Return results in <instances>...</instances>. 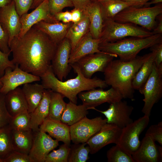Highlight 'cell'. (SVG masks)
<instances>
[{"label":"cell","mask_w":162,"mask_h":162,"mask_svg":"<svg viewBox=\"0 0 162 162\" xmlns=\"http://www.w3.org/2000/svg\"><path fill=\"white\" fill-rule=\"evenodd\" d=\"M86 12L89 20V32L93 38H99L103 27L104 20L99 2H92Z\"/></svg>","instance_id":"26"},{"label":"cell","mask_w":162,"mask_h":162,"mask_svg":"<svg viewBox=\"0 0 162 162\" xmlns=\"http://www.w3.org/2000/svg\"><path fill=\"white\" fill-rule=\"evenodd\" d=\"M4 162H31L28 154L13 150Z\"/></svg>","instance_id":"43"},{"label":"cell","mask_w":162,"mask_h":162,"mask_svg":"<svg viewBox=\"0 0 162 162\" xmlns=\"http://www.w3.org/2000/svg\"><path fill=\"white\" fill-rule=\"evenodd\" d=\"M5 97V95L0 92V127L8 124L12 118L7 109Z\"/></svg>","instance_id":"39"},{"label":"cell","mask_w":162,"mask_h":162,"mask_svg":"<svg viewBox=\"0 0 162 162\" xmlns=\"http://www.w3.org/2000/svg\"><path fill=\"white\" fill-rule=\"evenodd\" d=\"M157 18L159 21L158 24L155 27L152 32L153 34H162V14L158 16Z\"/></svg>","instance_id":"49"},{"label":"cell","mask_w":162,"mask_h":162,"mask_svg":"<svg viewBox=\"0 0 162 162\" xmlns=\"http://www.w3.org/2000/svg\"><path fill=\"white\" fill-rule=\"evenodd\" d=\"M64 98L60 93L51 90L48 118L53 120L61 121V117L67 104L64 100Z\"/></svg>","instance_id":"32"},{"label":"cell","mask_w":162,"mask_h":162,"mask_svg":"<svg viewBox=\"0 0 162 162\" xmlns=\"http://www.w3.org/2000/svg\"><path fill=\"white\" fill-rule=\"evenodd\" d=\"M74 8H78L83 13L92 2L91 0H71Z\"/></svg>","instance_id":"47"},{"label":"cell","mask_w":162,"mask_h":162,"mask_svg":"<svg viewBox=\"0 0 162 162\" xmlns=\"http://www.w3.org/2000/svg\"><path fill=\"white\" fill-rule=\"evenodd\" d=\"M13 150L11 130L8 124L0 127V158L4 161Z\"/></svg>","instance_id":"33"},{"label":"cell","mask_w":162,"mask_h":162,"mask_svg":"<svg viewBox=\"0 0 162 162\" xmlns=\"http://www.w3.org/2000/svg\"><path fill=\"white\" fill-rule=\"evenodd\" d=\"M150 49L155 53L154 63L158 67L162 64V42L153 45L150 47Z\"/></svg>","instance_id":"45"},{"label":"cell","mask_w":162,"mask_h":162,"mask_svg":"<svg viewBox=\"0 0 162 162\" xmlns=\"http://www.w3.org/2000/svg\"><path fill=\"white\" fill-rule=\"evenodd\" d=\"M150 54V53L142 56H137L128 61L120 59L112 60L104 72L106 83L118 91L123 98L132 100L134 92L132 85L133 80Z\"/></svg>","instance_id":"3"},{"label":"cell","mask_w":162,"mask_h":162,"mask_svg":"<svg viewBox=\"0 0 162 162\" xmlns=\"http://www.w3.org/2000/svg\"><path fill=\"white\" fill-rule=\"evenodd\" d=\"M28 83L22 88L28 106V112H32L42 99L45 89L41 84Z\"/></svg>","instance_id":"27"},{"label":"cell","mask_w":162,"mask_h":162,"mask_svg":"<svg viewBox=\"0 0 162 162\" xmlns=\"http://www.w3.org/2000/svg\"><path fill=\"white\" fill-rule=\"evenodd\" d=\"M155 142L149 136L145 135L138 148L132 154L134 162L162 161V154Z\"/></svg>","instance_id":"19"},{"label":"cell","mask_w":162,"mask_h":162,"mask_svg":"<svg viewBox=\"0 0 162 162\" xmlns=\"http://www.w3.org/2000/svg\"><path fill=\"white\" fill-rule=\"evenodd\" d=\"M132 37L112 42L101 43L99 49L102 52L115 54L123 61H128L136 58L142 50L162 42V34L142 38Z\"/></svg>","instance_id":"4"},{"label":"cell","mask_w":162,"mask_h":162,"mask_svg":"<svg viewBox=\"0 0 162 162\" xmlns=\"http://www.w3.org/2000/svg\"><path fill=\"white\" fill-rule=\"evenodd\" d=\"M70 146L64 143L58 149L53 150L47 156L45 162H68Z\"/></svg>","instance_id":"37"},{"label":"cell","mask_w":162,"mask_h":162,"mask_svg":"<svg viewBox=\"0 0 162 162\" xmlns=\"http://www.w3.org/2000/svg\"><path fill=\"white\" fill-rule=\"evenodd\" d=\"M122 130L114 124L106 123L86 142L90 148V153L94 154L108 145L118 144Z\"/></svg>","instance_id":"14"},{"label":"cell","mask_w":162,"mask_h":162,"mask_svg":"<svg viewBox=\"0 0 162 162\" xmlns=\"http://www.w3.org/2000/svg\"><path fill=\"white\" fill-rule=\"evenodd\" d=\"M86 143L74 144L71 146L68 158V162H86L89 159L90 148Z\"/></svg>","instance_id":"34"},{"label":"cell","mask_w":162,"mask_h":162,"mask_svg":"<svg viewBox=\"0 0 162 162\" xmlns=\"http://www.w3.org/2000/svg\"><path fill=\"white\" fill-rule=\"evenodd\" d=\"M39 130L47 133L58 141L70 146V126L58 121L46 118L39 127Z\"/></svg>","instance_id":"21"},{"label":"cell","mask_w":162,"mask_h":162,"mask_svg":"<svg viewBox=\"0 0 162 162\" xmlns=\"http://www.w3.org/2000/svg\"><path fill=\"white\" fill-rule=\"evenodd\" d=\"M104 20L113 19L118 13L125 8L135 6L133 3L123 0H105L99 2Z\"/></svg>","instance_id":"31"},{"label":"cell","mask_w":162,"mask_h":162,"mask_svg":"<svg viewBox=\"0 0 162 162\" xmlns=\"http://www.w3.org/2000/svg\"><path fill=\"white\" fill-rule=\"evenodd\" d=\"M14 2L16 9L20 16L27 13L34 0H12Z\"/></svg>","instance_id":"42"},{"label":"cell","mask_w":162,"mask_h":162,"mask_svg":"<svg viewBox=\"0 0 162 162\" xmlns=\"http://www.w3.org/2000/svg\"><path fill=\"white\" fill-rule=\"evenodd\" d=\"M12 0H0V8L10 3Z\"/></svg>","instance_id":"53"},{"label":"cell","mask_w":162,"mask_h":162,"mask_svg":"<svg viewBox=\"0 0 162 162\" xmlns=\"http://www.w3.org/2000/svg\"><path fill=\"white\" fill-rule=\"evenodd\" d=\"M71 50L69 40L65 38L57 45L51 62V67L56 77L61 81L67 77L72 68L69 60Z\"/></svg>","instance_id":"16"},{"label":"cell","mask_w":162,"mask_h":162,"mask_svg":"<svg viewBox=\"0 0 162 162\" xmlns=\"http://www.w3.org/2000/svg\"><path fill=\"white\" fill-rule=\"evenodd\" d=\"M106 123V119L100 116L91 119L86 116L70 126L71 141L74 144L86 143Z\"/></svg>","instance_id":"9"},{"label":"cell","mask_w":162,"mask_h":162,"mask_svg":"<svg viewBox=\"0 0 162 162\" xmlns=\"http://www.w3.org/2000/svg\"><path fill=\"white\" fill-rule=\"evenodd\" d=\"M50 13L54 16L62 11L66 7H72L73 4L71 0H48Z\"/></svg>","instance_id":"38"},{"label":"cell","mask_w":162,"mask_h":162,"mask_svg":"<svg viewBox=\"0 0 162 162\" xmlns=\"http://www.w3.org/2000/svg\"><path fill=\"white\" fill-rule=\"evenodd\" d=\"M88 110L83 104L77 105L70 101L67 103L61 121L70 126L86 116L88 114Z\"/></svg>","instance_id":"29"},{"label":"cell","mask_w":162,"mask_h":162,"mask_svg":"<svg viewBox=\"0 0 162 162\" xmlns=\"http://www.w3.org/2000/svg\"><path fill=\"white\" fill-rule=\"evenodd\" d=\"M56 20L62 22L67 23L71 22L72 16L70 11L67 10L65 12L61 11L58 13L54 15Z\"/></svg>","instance_id":"46"},{"label":"cell","mask_w":162,"mask_h":162,"mask_svg":"<svg viewBox=\"0 0 162 162\" xmlns=\"http://www.w3.org/2000/svg\"><path fill=\"white\" fill-rule=\"evenodd\" d=\"M149 121V117L144 115L122 128L117 144L132 155L140 146V136L147 127Z\"/></svg>","instance_id":"8"},{"label":"cell","mask_w":162,"mask_h":162,"mask_svg":"<svg viewBox=\"0 0 162 162\" xmlns=\"http://www.w3.org/2000/svg\"><path fill=\"white\" fill-rule=\"evenodd\" d=\"M100 39L102 43L112 42L128 37L145 38L153 34L151 31L131 23L116 22L113 19L104 20Z\"/></svg>","instance_id":"6"},{"label":"cell","mask_w":162,"mask_h":162,"mask_svg":"<svg viewBox=\"0 0 162 162\" xmlns=\"http://www.w3.org/2000/svg\"><path fill=\"white\" fill-rule=\"evenodd\" d=\"M89 20L87 13H83L82 18L79 22L72 23L66 37L69 40L71 52L83 36L89 31Z\"/></svg>","instance_id":"25"},{"label":"cell","mask_w":162,"mask_h":162,"mask_svg":"<svg viewBox=\"0 0 162 162\" xmlns=\"http://www.w3.org/2000/svg\"><path fill=\"white\" fill-rule=\"evenodd\" d=\"M72 21L73 23H76L81 19L83 14V13L80 9L74 8L70 11Z\"/></svg>","instance_id":"48"},{"label":"cell","mask_w":162,"mask_h":162,"mask_svg":"<svg viewBox=\"0 0 162 162\" xmlns=\"http://www.w3.org/2000/svg\"><path fill=\"white\" fill-rule=\"evenodd\" d=\"M125 1L134 3L135 6H142L145 4L149 1L152 0H123Z\"/></svg>","instance_id":"50"},{"label":"cell","mask_w":162,"mask_h":162,"mask_svg":"<svg viewBox=\"0 0 162 162\" xmlns=\"http://www.w3.org/2000/svg\"><path fill=\"white\" fill-rule=\"evenodd\" d=\"M2 84L0 78V89L2 88Z\"/></svg>","instance_id":"55"},{"label":"cell","mask_w":162,"mask_h":162,"mask_svg":"<svg viewBox=\"0 0 162 162\" xmlns=\"http://www.w3.org/2000/svg\"><path fill=\"white\" fill-rule=\"evenodd\" d=\"M140 93L144 96L142 112L149 117L154 105L162 96V64L157 67L154 63L152 72Z\"/></svg>","instance_id":"7"},{"label":"cell","mask_w":162,"mask_h":162,"mask_svg":"<svg viewBox=\"0 0 162 162\" xmlns=\"http://www.w3.org/2000/svg\"><path fill=\"white\" fill-rule=\"evenodd\" d=\"M0 162H4L3 160L0 158Z\"/></svg>","instance_id":"56"},{"label":"cell","mask_w":162,"mask_h":162,"mask_svg":"<svg viewBox=\"0 0 162 162\" xmlns=\"http://www.w3.org/2000/svg\"><path fill=\"white\" fill-rule=\"evenodd\" d=\"M57 45L34 26L9 44L11 60L23 70L40 77L51 66Z\"/></svg>","instance_id":"1"},{"label":"cell","mask_w":162,"mask_h":162,"mask_svg":"<svg viewBox=\"0 0 162 162\" xmlns=\"http://www.w3.org/2000/svg\"><path fill=\"white\" fill-rule=\"evenodd\" d=\"M70 65L77 74L75 78L61 81L54 74L51 65L40 77L41 84L44 88L59 93L70 101L76 104L77 96L81 92L97 88L104 89L108 86L104 80L96 76L92 78L85 77L75 63Z\"/></svg>","instance_id":"2"},{"label":"cell","mask_w":162,"mask_h":162,"mask_svg":"<svg viewBox=\"0 0 162 162\" xmlns=\"http://www.w3.org/2000/svg\"><path fill=\"white\" fill-rule=\"evenodd\" d=\"M20 20L21 28L18 36L20 37L23 36L33 26L41 21L49 23L59 22L50 13L48 0H44L30 13L20 16Z\"/></svg>","instance_id":"17"},{"label":"cell","mask_w":162,"mask_h":162,"mask_svg":"<svg viewBox=\"0 0 162 162\" xmlns=\"http://www.w3.org/2000/svg\"><path fill=\"white\" fill-rule=\"evenodd\" d=\"M155 57L154 52H150L148 58L136 74L132 82V86L134 90H137L140 92L142 90L152 72Z\"/></svg>","instance_id":"30"},{"label":"cell","mask_w":162,"mask_h":162,"mask_svg":"<svg viewBox=\"0 0 162 162\" xmlns=\"http://www.w3.org/2000/svg\"><path fill=\"white\" fill-rule=\"evenodd\" d=\"M101 42L100 38H93L89 31L88 32L71 52L69 60L70 64L76 63L87 55L101 52L99 48Z\"/></svg>","instance_id":"20"},{"label":"cell","mask_w":162,"mask_h":162,"mask_svg":"<svg viewBox=\"0 0 162 162\" xmlns=\"http://www.w3.org/2000/svg\"><path fill=\"white\" fill-rule=\"evenodd\" d=\"M78 95L88 110L105 103L111 104L123 99L119 92L112 87L106 90L101 88L91 89L81 92Z\"/></svg>","instance_id":"11"},{"label":"cell","mask_w":162,"mask_h":162,"mask_svg":"<svg viewBox=\"0 0 162 162\" xmlns=\"http://www.w3.org/2000/svg\"><path fill=\"white\" fill-rule=\"evenodd\" d=\"M15 65L14 69L7 68L4 75L0 77L2 84L0 92L5 95L21 85L41 80L40 77L25 71L17 65Z\"/></svg>","instance_id":"13"},{"label":"cell","mask_w":162,"mask_h":162,"mask_svg":"<svg viewBox=\"0 0 162 162\" xmlns=\"http://www.w3.org/2000/svg\"><path fill=\"white\" fill-rule=\"evenodd\" d=\"M8 125L11 130H32L30 113L27 111L18 114L12 118Z\"/></svg>","instance_id":"36"},{"label":"cell","mask_w":162,"mask_h":162,"mask_svg":"<svg viewBox=\"0 0 162 162\" xmlns=\"http://www.w3.org/2000/svg\"><path fill=\"white\" fill-rule=\"evenodd\" d=\"M33 133L32 143L28 154L31 162H45L48 154L59 145V141L39 130Z\"/></svg>","instance_id":"12"},{"label":"cell","mask_w":162,"mask_h":162,"mask_svg":"<svg viewBox=\"0 0 162 162\" xmlns=\"http://www.w3.org/2000/svg\"><path fill=\"white\" fill-rule=\"evenodd\" d=\"M11 136L14 150L28 154L32 143L33 131L11 130Z\"/></svg>","instance_id":"28"},{"label":"cell","mask_w":162,"mask_h":162,"mask_svg":"<svg viewBox=\"0 0 162 162\" xmlns=\"http://www.w3.org/2000/svg\"><path fill=\"white\" fill-rule=\"evenodd\" d=\"M10 54L3 52L0 49V77L4 75L7 68H10L14 69L15 67V64L9 58Z\"/></svg>","instance_id":"41"},{"label":"cell","mask_w":162,"mask_h":162,"mask_svg":"<svg viewBox=\"0 0 162 162\" xmlns=\"http://www.w3.org/2000/svg\"><path fill=\"white\" fill-rule=\"evenodd\" d=\"M145 135L149 136L155 142H157L162 146V122L150 126Z\"/></svg>","instance_id":"40"},{"label":"cell","mask_w":162,"mask_h":162,"mask_svg":"<svg viewBox=\"0 0 162 162\" xmlns=\"http://www.w3.org/2000/svg\"><path fill=\"white\" fill-rule=\"evenodd\" d=\"M117 57L115 54L102 52L87 55L75 63L85 77L91 78L96 72H104L109 63Z\"/></svg>","instance_id":"10"},{"label":"cell","mask_w":162,"mask_h":162,"mask_svg":"<svg viewBox=\"0 0 162 162\" xmlns=\"http://www.w3.org/2000/svg\"><path fill=\"white\" fill-rule=\"evenodd\" d=\"M0 24L8 36L9 45L14 38L18 36L21 28L20 16L13 1L0 8Z\"/></svg>","instance_id":"18"},{"label":"cell","mask_w":162,"mask_h":162,"mask_svg":"<svg viewBox=\"0 0 162 162\" xmlns=\"http://www.w3.org/2000/svg\"><path fill=\"white\" fill-rule=\"evenodd\" d=\"M92 2H99L105 0H91Z\"/></svg>","instance_id":"54"},{"label":"cell","mask_w":162,"mask_h":162,"mask_svg":"<svg viewBox=\"0 0 162 162\" xmlns=\"http://www.w3.org/2000/svg\"><path fill=\"white\" fill-rule=\"evenodd\" d=\"M44 0H34L30 9H35Z\"/></svg>","instance_id":"51"},{"label":"cell","mask_w":162,"mask_h":162,"mask_svg":"<svg viewBox=\"0 0 162 162\" xmlns=\"http://www.w3.org/2000/svg\"><path fill=\"white\" fill-rule=\"evenodd\" d=\"M51 91L50 89L45 90L40 103L35 109L29 113L31 128L33 132L38 130L40 125L48 117Z\"/></svg>","instance_id":"24"},{"label":"cell","mask_w":162,"mask_h":162,"mask_svg":"<svg viewBox=\"0 0 162 162\" xmlns=\"http://www.w3.org/2000/svg\"><path fill=\"white\" fill-rule=\"evenodd\" d=\"M9 37L0 24V49L6 53H11L8 45Z\"/></svg>","instance_id":"44"},{"label":"cell","mask_w":162,"mask_h":162,"mask_svg":"<svg viewBox=\"0 0 162 162\" xmlns=\"http://www.w3.org/2000/svg\"><path fill=\"white\" fill-rule=\"evenodd\" d=\"M72 23H64L61 22L49 23L41 21L34 26L46 34L56 45L66 37L68 31Z\"/></svg>","instance_id":"22"},{"label":"cell","mask_w":162,"mask_h":162,"mask_svg":"<svg viewBox=\"0 0 162 162\" xmlns=\"http://www.w3.org/2000/svg\"><path fill=\"white\" fill-rule=\"evenodd\" d=\"M162 0H152L150 2H147L145 5V6L148 7L152 4H158L161 3Z\"/></svg>","instance_id":"52"},{"label":"cell","mask_w":162,"mask_h":162,"mask_svg":"<svg viewBox=\"0 0 162 162\" xmlns=\"http://www.w3.org/2000/svg\"><path fill=\"white\" fill-rule=\"evenodd\" d=\"M162 13V4L152 7L131 6L123 10L113 19L120 22L138 25L151 31L155 27L156 19Z\"/></svg>","instance_id":"5"},{"label":"cell","mask_w":162,"mask_h":162,"mask_svg":"<svg viewBox=\"0 0 162 162\" xmlns=\"http://www.w3.org/2000/svg\"><path fill=\"white\" fill-rule=\"evenodd\" d=\"M108 162H134L132 155L118 144L112 146L107 152Z\"/></svg>","instance_id":"35"},{"label":"cell","mask_w":162,"mask_h":162,"mask_svg":"<svg viewBox=\"0 0 162 162\" xmlns=\"http://www.w3.org/2000/svg\"><path fill=\"white\" fill-rule=\"evenodd\" d=\"M92 110L104 114L106 117L107 123L114 124L122 129L133 121L130 116L134 107L129 105L125 101L121 100L111 104L108 108L104 111L95 108Z\"/></svg>","instance_id":"15"},{"label":"cell","mask_w":162,"mask_h":162,"mask_svg":"<svg viewBox=\"0 0 162 162\" xmlns=\"http://www.w3.org/2000/svg\"><path fill=\"white\" fill-rule=\"evenodd\" d=\"M5 100L8 111L12 117L21 112L28 111L26 100L22 88L19 87L6 94Z\"/></svg>","instance_id":"23"}]
</instances>
